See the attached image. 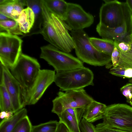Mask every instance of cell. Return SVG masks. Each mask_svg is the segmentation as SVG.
<instances>
[{"label": "cell", "mask_w": 132, "mask_h": 132, "mask_svg": "<svg viewBox=\"0 0 132 132\" xmlns=\"http://www.w3.org/2000/svg\"><path fill=\"white\" fill-rule=\"evenodd\" d=\"M128 82L130 83H132V78H131L129 79L128 80Z\"/></svg>", "instance_id": "39"}, {"label": "cell", "mask_w": 132, "mask_h": 132, "mask_svg": "<svg viewBox=\"0 0 132 132\" xmlns=\"http://www.w3.org/2000/svg\"><path fill=\"white\" fill-rule=\"evenodd\" d=\"M52 101V112L57 115L69 108H80L86 109L94 100L84 89L59 92Z\"/></svg>", "instance_id": "8"}, {"label": "cell", "mask_w": 132, "mask_h": 132, "mask_svg": "<svg viewBox=\"0 0 132 132\" xmlns=\"http://www.w3.org/2000/svg\"><path fill=\"white\" fill-rule=\"evenodd\" d=\"M22 42L17 35L0 32V64L9 69L13 67L22 53Z\"/></svg>", "instance_id": "9"}, {"label": "cell", "mask_w": 132, "mask_h": 132, "mask_svg": "<svg viewBox=\"0 0 132 132\" xmlns=\"http://www.w3.org/2000/svg\"><path fill=\"white\" fill-rule=\"evenodd\" d=\"M85 109L82 108H69L65 110L79 124Z\"/></svg>", "instance_id": "28"}, {"label": "cell", "mask_w": 132, "mask_h": 132, "mask_svg": "<svg viewBox=\"0 0 132 132\" xmlns=\"http://www.w3.org/2000/svg\"><path fill=\"white\" fill-rule=\"evenodd\" d=\"M113 75L123 78H132V68L120 65L113 67L109 71Z\"/></svg>", "instance_id": "25"}, {"label": "cell", "mask_w": 132, "mask_h": 132, "mask_svg": "<svg viewBox=\"0 0 132 132\" xmlns=\"http://www.w3.org/2000/svg\"><path fill=\"white\" fill-rule=\"evenodd\" d=\"M96 132H126L107 127L103 124L102 123L96 125Z\"/></svg>", "instance_id": "32"}, {"label": "cell", "mask_w": 132, "mask_h": 132, "mask_svg": "<svg viewBox=\"0 0 132 132\" xmlns=\"http://www.w3.org/2000/svg\"><path fill=\"white\" fill-rule=\"evenodd\" d=\"M13 113L11 111H1L0 118L1 119H8L13 115Z\"/></svg>", "instance_id": "33"}, {"label": "cell", "mask_w": 132, "mask_h": 132, "mask_svg": "<svg viewBox=\"0 0 132 132\" xmlns=\"http://www.w3.org/2000/svg\"><path fill=\"white\" fill-rule=\"evenodd\" d=\"M126 3L130 10L132 12V0H127Z\"/></svg>", "instance_id": "36"}, {"label": "cell", "mask_w": 132, "mask_h": 132, "mask_svg": "<svg viewBox=\"0 0 132 132\" xmlns=\"http://www.w3.org/2000/svg\"><path fill=\"white\" fill-rule=\"evenodd\" d=\"M0 109L1 111H11L14 113L11 97L2 83H0Z\"/></svg>", "instance_id": "21"}, {"label": "cell", "mask_w": 132, "mask_h": 132, "mask_svg": "<svg viewBox=\"0 0 132 132\" xmlns=\"http://www.w3.org/2000/svg\"><path fill=\"white\" fill-rule=\"evenodd\" d=\"M59 122L60 123L57 132H70L68 129L64 124L60 122Z\"/></svg>", "instance_id": "34"}, {"label": "cell", "mask_w": 132, "mask_h": 132, "mask_svg": "<svg viewBox=\"0 0 132 132\" xmlns=\"http://www.w3.org/2000/svg\"><path fill=\"white\" fill-rule=\"evenodd\" d=\"M27 110L23 108L8 119H3L0 123V132H12L18 123L27 116Z\"/></svg>", "instance_id": "18"}, {"label": "cell", "mask_w": 132, "mask_h": 132, "mask_svg": "<svg viewBox=\"0 0 132 132\" xmlns=\"http://www.w3.org/2000/svg\"><path fill=\"white\" fill-rule=\"evenodd\" d=\"M94 77L92 71L84 67L67 71L56 72L54 82L60 90L66 91L93 86Z\"/></svg>", "instance_id": "4"}, {"label": "cell", "mask_w": 132, "mask_h": 132, "mask_svg": "<svg viewBox=\"0 0 132 132\" xmlns=\"http://www.w3.org/2000/svg\"><path fill=\"white\" fill-rule=\"evenodd\" d=\"M114 42L115 46L120 53L119 65L132 68V48L130 43L116 40Z\"/></svg>", "instance_id": "17"}, {"label": "cell", "mask_w": 132, "mask_h": 132, "mask_svg": "<svg viewBox=\"0 0 132 132\" xmlns=\"http://www.w3.org/2000/svg\"><path fill=\"white\" fill-rule=\"evenodd\" d=\"M59 123V122L53 120L32 126L31 132H57Z\"/></svg>", "instance_id": "24"}, {"label": "cell", "mask_w": 132, "mask_h": 132, "mask_svg": "<svg viewBox=\"0 0 132 132\" xmlns=\"http://www.w3.org/2000/svg\"><path fill=\"white\" fill-rule=\"evenodd\" d=\"M70 34L74 42L76 55L83 62L95 66L111 64V56L96 49L83 30H72Z\"/></svg>", "instance_id": "2"}, {"label": "cell", "mask_w": 132, "mask_h": 132, "mask_svg": "<svg viewBox=\"0 0 132 132\" xmlns=\"http://www.w3.org/2000/svg\"><path fill=\"white\" fill-rule=\"evenodd\" d=\"M111 58L113 67L119 65L120 58V53L118 49L115 46L112 54Z\"/></svg>", "instance_id": "31"}, {"label": "cell", "mask_w": 132, "mask_h": 132, "mask_svg": "<svg viewBox=\"0 0 132 132\" xmlns=\"http://www.w3.org/2000/svg\"><path fill=\"white\" fill-rule=\"evenodd\" d=\"M129 43L132 48V34L130 35L129 36Z\"/></svg>", "instance_id": "37"}, {"label": "cell", "mask_w": 132, "mask_h": 132, "mask_svg": "<svg viewBox=\"0 0 132 132\" xmlns=\"http://www.w3.org/2000/svg\"><path fill=\"white\" fill-rule=\"evenodd\" d=\"M102 123L105 126L126 132H132V106L117 103L107 106Z\"/></svg>", "instance_id": "6"}, {"label": "cell", "mask_w": 132, "mask_h": 132, "mask_svg": "<svg viewBox=\"0 0 132 132\" xmlns=\"http://www.w3.org/2000/svg\"><path fill=\"white\" fill-rule=\"evenodd\" d=\"M40 68L37 59L22 53L15 64L9 69L20 85L24 98L32 86Z\"/></svg>", "instance_id": "3"}, {"label": "cell", "mask_w": 132, "mask_h": 132, "mask_svg": "<svg viewBox=\"0 0 132 132\" xmlns=\"http://www.w3.org/2000/svg\"><path fill=\"white\" fill-rule=\"evenodd\" d=\"M4 15L0 13V21L12 20Z\"/></svg>", "instance_id": "35"}, {"label": "cell", "mask_w": 132, "mask_h": 132, "mask_svg": "<svg viewBox=\"0 0 132 132\" xmlns=\"http://www.w3.org/2000/svg\"><path fill=\"white\" fill-rule=\"evenodd\" d=\"M100 10L99 23L110 28L121 26L132 13L125 2L116 0H103Z\"/></svg>", "instance_id": "7"}, {"label": "cell", "mask_w": 132, "mask_h": 132, "mask_svg": "<svg viewBox=\"0 0 132 132\" xmlns=\"http://www.w3.org/2000/svg\"><path fill=\"white\" fill-rule=\"evenodd\" d=\"M80 129L82 132H96V127L92 123L83 118L79 123Z\"/></svg>", "instance_id": "29"}, {"label": "cell", "mask_w": 132, "mask_h": 132, "mask_svg": "<svg viewBox=\"0 0 132 132\" xmlns=\"http://www.w3.org/2000/svg\"><path fill=\"white\" fill-rule=\"evenodd\" d=\"M49 9L61 19L65 20L68 3L63 0H44Z\"/></svg>", "instance_id": "19"}, {"label": "cell", "mask_w": 132, "mask_h": 132, "mask_svg": "<svg viewBox=\"0 0 132 132\" xmlns=\"http://www.w3.org/2000/svg\"><path fill=\"white\" fill-rule=\"evenodd\" d=\"M3 84L11 97L14 113L26 105L21 87L13 76L9 69L0 64V82Z\"/></svg>", "instance_id": "10"}, {"label": "cell", "mask_w": 132, "mask_h": 132, "mask_svg": "<svg viewBox=\"0 0 132 132\" xmlns=\"http://www.w3.org/2000/svg\"><path fill=\"white\" fill-rule=\"evenodd\" d=\"M25 6L26 0H0V13L16 21Z\"/></svg>", "instance_id": "14"}, {"label": "cell", "mask_w": 132, "mask_h": 132, "mask_svg": "<svg viewBox=\"0 0 132 132\" xmlns=\"http://www.w3.org/2000/svg\"><path fill=\"white\" fill-rule=\"evenodd\" d=\"M122 94L127 98V100L132 98V83H127L120 88Z\"/></svg>", "instance_id": "30"}, {"label": "cell", "mask_w": 132, "mask_h": 132, "mask_svg": "<svg viewBox=\"0 0 132 132\" xmlns=\"http://www.w3.org/2000/svg\"><path fill=\"white\" fill-rule=\"evenodd\" d=\"M40 57L52 66L56 72L67 71L84 67L83 62L69 53L50 44L42 46Z\"/></svg>", "instance_id": "5"}, {"label": "cell", "mask_w": 132, "mask_h": 132, "mask_svg": "<svg viewBox=\"0 0 132 132\" xmlns=\"http://www.w3.org/2000/svg\"><path fill=\"white\" fill-rule=\"evenodd\" d=\"M54 71L41 70L30 90L25 98L26 105L35 104L41 98L48 87L54 81Z\"/></svg>", "instance_id": "11"}, {"label": "cell", "mask_w": 132, "mask_h": 132, "mask_svg": "<svg viewBox=\"0 0 132 132\" xmlns=\"http://www.w3.org/2000/svg\"><path fill=\"white\" fill-rule=\"evenodd\" d=\"M32 127L29 119L27 116L18 123L12 132H31Z\"/></svg>", "instance_id": "26"}, {"label": "cell", "mask_w": 132, "mask_h": 132, "mask_svg": "<svg viewBox=\"0 0 132 132\" xmlns=\"http://www.w3.org/2000/svg\"><path fill=\"white\" fill-rule=\"evenodd\" d=\"M90 42L97 50L111 56L115 47L114 41L94 37H89Z\"/></svg>", "instance_id": "20"}, {"label": "cell", "mask_w": 132, "mask_h": 132, "mask_svg": "<svg viewBox=\"0 0 132 132\" xmlns=\"http://www.w3.org/2000/svg\"><path fill=\"white\" fill-rule=\"evenodd\" d=\"M96 29L102 38L129 43V36L132 34V13L119 27L110 28L99 23Z\"/></svg>", "instance_id": "13"}, {"label": "cell", "mask_w": 132, "mask_h": 132, "mask_svg": "<svg viewBox=\"0 0 132 132\" xmlns=\"http://www.w3.org/2000/svg\"><path fill=\"white\" fill-rule=\"evenodd\" d=\"M35 16L33 11L30 7L24 9L16 21L18 22L20 31L27 34L29 32L35 22Z\"/></svg>", "instance_id": "16"}, {"label": "cell", "mask_w": 132, "mask_h": 132, "mask_svg": "<svg viewBox=\"0 0 132 132\" xmlns=\"http://www.w3.org/2000/svg\"><path fill=\"white\" fill-rule=\"evenodd\" d=\"M42 22L37 32L58 49L69 53L75 48L74 42L69 32L71 31L65 22L52 12L46 5L44 0H41Z\"/></svg>", "instance_id": "1"}, {"label": "cell", "mask_w": 132, "mask_h": 132, "mask_svg": "<svg viewBox=\"0 0 132 132\" xmlns=\"http://www.w3.org/2000/svg\"><path fill=\"white\" fill-rule=\"evenodd\" d=\"M127 101L132 106V98L129 100H127Z\"/></svg>", "instance_id": "38"}, {"label": "cell", "mask_w": 132, "mask_h": 132, "mask_svg": "<svg viewBox=\"0 0 132 132\" xmlns=\"http://www.w3.org/2000/svg\"><path fill=\"white\" fill-rule=\"evenodd\" d=\"M26 6L30 7L34 12L35 19L42 15L41 0H26Z\"/></svg>", "instance_id": "27"}, {"label": "cell", "mask_w": 132, "mask_h": 132, "mask_svg": "<svg viewBox=\"0 0 132 132\" xmlns=\"http://www.w3.org/2000/svg\"><path fill=\"white\" fill-rule=\"evenodd\" d=\"M59 122L64 124L70 132H81L79 124L66 110L57 115Z\"/></svg>", "instance_id": "22"}, {"label": "cell", "mask_w": 132, "mask_h": 132, "mask_svg": "<svg viewBox=\"0 0 132 132\" xmlns=\"http://www.w3.org/2000/svg\"><path fill=\"white\" fill-rule=\"evenodd\" d=\"M94 17L85 11L78 4L68 3V10L64 21L71 31L83 30L93 23Z\"/></svg>", "instance_id": "12"}, {"label": "cell", "mask_w": 132, "mask_h": 132, "mask_svg": "<svg viewBox=\"0 0 132 132\" xmlns=\"http://www.w3.org/2000/svg\"><path fill=\"white\" fill-rule=\"evenodd\" d=\"M106 106L105 104L94 100L85 109L82 117L91 123L103 119Z\"/></svg>", "instance_id": "15"}, {"label": "cell", "mask_w": 132, "mask_h": 132, "mask_svg": "<svg viewBox=\"0 0 132 132\" xmlns=\"http://www.w3.org/2000/svg\"><path fill=\"white\" fill-rule=\"evenodd\" d=\"M0 31H5L6 32L16 35H23L19 24L16 21L12 19L0 21Z\"/></svg>", "instance_id": "23"}]
</instances>
